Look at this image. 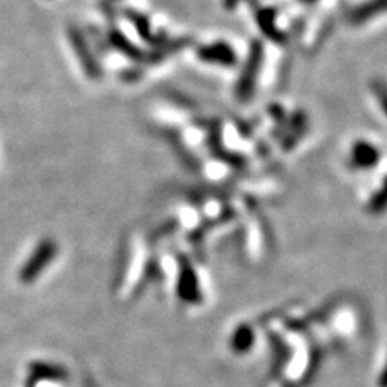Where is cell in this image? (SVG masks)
<instances>
[{
    "label": "cell",
    "instance_id": "1",
    "mask_svg": "<svg viewBox=\"0 0 387 387\" xmlns=\"http://www.w3.org/2000/svg\"><path fill=\"white\" fill-rule=\"evenodd\" d=\"M263 59H265V47L263 42L255 41L250 42L249 54H247L245 63L240 71L238 86H235V94L240 100H249L255 92V86L258 81V75H260Z\"/></svg>",
    "mask_w": 387,
    "mask_h": 387
},
{
    "label": "cell",
    "instance_id": "2",
    "mask_svg": "<svg viewBox=\"0 0 387 387\" xmlns=\"http://www.w3.org/2000/svg\"><path fill=\"white\" fill-rule=\"evenodd\" d=\"M57 252H59V247L54 240L50 239L42 240V242L36 247V250L32 252L30 260L25 263L23 268H21L20 271L21 283L30 284L35 281L39 274H41L50 265V263L54 262V258L57 257Z\"/></svg>",
    "mask_w": 387,
    "mask_h": 387
},
{
    "label": "cell",
    "instance_id": "3",
    "mask_svg": "<svg viewBox=\"0 0 387 387\" xmlns=\"http://www.w3.org/2000/svg\"><path fill=\"white\" fill-rule=\"evenodd\" d=\"M252 10H254L255 21L263 36L270 39V41L276 44H284L288 39H285L284 32L279 30L276 25V10L270 7H263V5L258 4V0H249Z\"/></svg>",
    "mask_w": 387,
    "mask_h": 387
},
{
    "label": "cell",
    "instance_id": "4",
    "mask_svg": "<svg viewBox=\"0 0 387 387\" xmlns=\"http://www.w3.org/2000/svg\"><path fill=\"white\" fill-rule=\"evenodd\" d=\"M197 57L202 61H205V63L226 66V68H231V66L238 63V55H235L234 49L229 46L228 42L223 41L207 44V46L199 47Z\"/></svg>",
    "mask_w": 387,
    "mask_h": 387
},
{
    "label": "cell",
    "instance_id": "5",
    "mask_svg": "<svg viewBox=\"0 0 387 387\" xmlns=\"http://www.w3.org/2000/svg\"><path fill=\"white\" fill-rule=\"evenodd\" d=\"M387 12V0H368L358 7L347 12V23L350 26H362L369 20Z\"/></svg>",
    "mask_w": 387,
    "mask_h": 387
},
{
    "label": "cell",
    "instance_id": "6",
    "mask_svg": "<svg viewBox=\"0 0 387 387\" xmlns=\"http://www.w3.org/2000/svg\"><path fill=\"white\" fill-rule=\"evenodd\" d=\"M111 39H113L115 46L121 50L123 54H126L129 59L136 60V61H145V59H147V54H144L139 50L134 44H131L128 41V39L121 35V32H113V36H111Z\"/></svg>",
    "mask_w": 387,
    "mask_h": 387
},
{
    "label": "cell",
    "instance_id": "7",
    "mask_svg": "<svg viewBox=\"0 0 387 387\" xmlns=\"http://www.w3.org/2000/svg\"><path fill=\"white\" fill-rule=\"evenodd\" d=\"M32 373H35L36 378L39 379H63L65 373L63 369L59 367H54V364H47V363H36L32 364Z\"/></svg>",
    "mask_w": 387,
    "mask_h": 387
},
{
    "label": "cell",
    "instance_id": "8",
    "mask_svg": "<svg viewBox=\"0 0 387 387\" xmlns=\"http://www.w3.org/2000/svg\"><path fill=\"white\" fill-rule=\"evenodd\" d=\"M371 87H373V92L376 94V97H378V100H379L381 106H383V110L387 115V84L381 80H376V81H373Z\"/></svg>",
    "mask_w": 387,
    "mask_h": 387
},
{
    "label": "cell",
    "instance_id": "9",
    "mask_svg": "<svg viewBox=\"0 0 387 387\" xmlns=\"http://www.w3.org/2000/svg\"><path fill=\"white\" fill-rule=\"evenodd\" d=\"M240 2H242V0H224V8L233 10V8L238 7Z\"/></svg>",
    "mask_w": 387,
    "mask_h": 387
},
{
    "label": "cell",
    "instance_id": "10",
    "mask_svg": "<svg viewBox=\"0 0 387 387\" xmlns=\"http://www.w3.org/2000/svg\"><path fill=\"white\" fill-rule=\"evenodd\" d=\"M300 2H302V4H307V5H310V4H315V2H317V0H300Z\"/></svg>",
    "mask_w": 387,
    "mask_h": 387
}]
</instances>
